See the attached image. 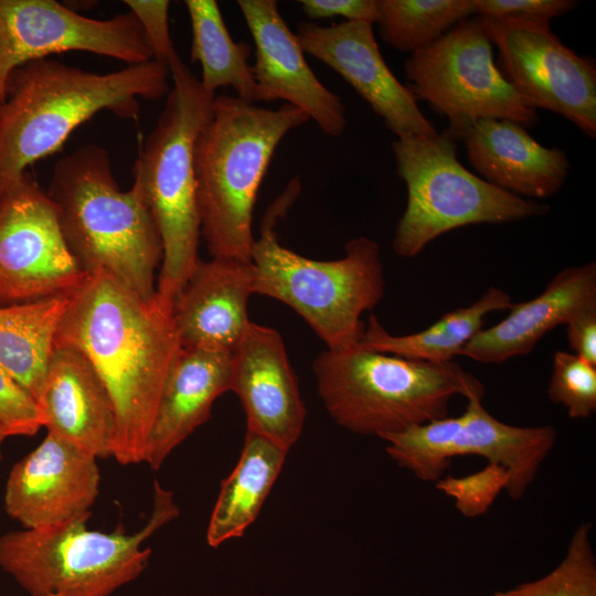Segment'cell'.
Returning a JSON list of instances; mask_svg holds the SVG:
<instances>
[{"label":"cell","mask_w":596,"mask_h":596,"mask_svg":"<svg viewBox=\"0 0 596 596\" xmlns=\"http://www.w3.org/2000/svg\"><path fill=\"white\" fill-rule=\"evenodd\" d=\"M81 351L105 384L115 408L114 457L143 462L168 376L182 345L172 304L143 300L105 272L88 274L70 296L55 345Z\"/></svg>","instance_id":"1"},{"label":"cell","mask_w":596,"mask_h":596,"mask_svg":"<svg viewBox=\"0 0 596 596\" xmlns=\"http://www.w3.org/2000/svg\"><path fill=\"white\" fill-rule=\"evenodd\" d=\"M169 75L156 60L105 74L49 57L20 65L8 77L0 108V188L58 151L98 111L136 118L140 99L169 93Z\"/></svg>","instance_id":"2"},{"label":"cell","mask_w":596,"mask_h":596,"mask_svg":"<svg viewBox=\"0 0 596 596\" xmlns=\"http://www.w3.org/2000/svg\"><path fill=\"white\" fill-rule=\"evenodd\" d=\"M73 256L87 273L105 272L143 300L156 295L160 233L137 183L121 190L109 153L85 145L60 158L46 191Z\"/></svg>","instance_id":"3"},{"label":"cell","mask_w":596,"mask_h":596,"mask_svg":"<svg viewBox=\"0 0 596 596\" xmlns=\"http://www.w3.org/2000/svg\"><path fill=\"white\" fill-rule=\"evenodd\" d=\"M309 120L286 103L272 109L214 97L194 146L201 235L212 257L251 260L253 212L267 167L283 138Z\"/></svg>","instance_id":"4"},{"label":"cell","mask_w":596,"mask_h":596,"mask_svg":"<svg viewBox=\"0 0 596 596\" xmlns=\"http://www.w3.org/2000/svg\"><path fill=\"white\" fill-rule=\"evenodd\" d=\"M312 371L332 419L352 433L380 438L448 416L456 395L485 394L482 383L455 361H414L360 344L322 351Z\"/></svg>","instance_id":"5"},{"label":"cell","mask_w":596,"mask_h":596,"mask_svg":"<svg viewBox=\"0 0 596 596\" xmlns=\"http://www.w3.org/2000/svg\"><path fill=\"white\" fill-rule=\"evenodd\" d=\"M297 182L267 210L255 238L251 260L254 294L294 309L326 343L328 350L359 344L365 326L361 316L384 296L385 279L377 242L358 236L334 260L304 257L283 246L274 225L297 194Z\"/></svg>","instance_id":"6"},{"label":"cell","mask_w":596,"mask_h":596,"mask_svg":"<svg viewBox=\"0 0 596 596\" xmlns=\"http://www.w3.org/2000/svg\"><path fill=\"white\" fill-rule=\"evenodd\" d=\"M173 87L134 166V182L145 196L162 242L156 295L172 304L199 262L201 223L194 146L210 119L215 96L177 53L169 63Z\"/></svg>","instance_id":"7"},{"label":"cell","mask_w":596,"mask_h":596,"mask_svg":"<svg viewBox=\"0 0 596 596\" xmlns=\"http://www.w3.org/2000/svg\"><path fill=\"white\" fill-rule=\"evenodd\" d=\"M179 515L173 492L158 480L147 523L127 533L91 530L86 520L11 531L0 536V570L28 596H111L148 566L146 540Z\"/></svg>","instance_id":"8"},{"label":"cell","mask_w":596,"mask_h":596,"mask_svg":"<svg viewBox=\"0 0 596 596\" xmlns=\"http://www.w3.org/2000/svg\"><path fill=\"white\" fill-rule=\"evenodd\" d=\"M407 203L392 247L411 258L432 241L472 224L509 223L546 214L550 206L511 194L468 171L447 135L397 138L392 143Z\"/></svg>","instance_id":"9"},{"label":"cell","mask_w":596,"mask_h":596,"mask_svg":"<svg viewBox=\"0 0 596 596\" xmlns=\"http://www.w3.org/2000/svg\"><path fill=\"white\" fill-rule=\"evenodd\" d=\"M408 89L436 113L447 117L445 135L462 140L481 119H504L533 127L529 107L499 72L485 21L477 15L453 26L404 65Z\"/></svg>","instance_id":"10"},{"label":"cell","mask_w":596,"mask_h":596,"mask_svg":"<svg viewBox=\"0 0 596 596\" xmlns=\"http://www.w3.org/2000/svg\"><path fill=\"white\" fill-rule=\"evenodd\" d=\"M87 276L66 245L53 201L32 175L0 188V305L71 296Z\"/></svg>","instance_id":"11"},{"label":"cell","mask_w":596,"mask_h":596,"mask_svg":"<svg viewBox=\"0 0 596 596\" xmlns=\"http://www.w3.org/2000/svg\"><path fill=\"white\" fill-rule=\"evenodd\" d=\"M482 19L498 49L496 65L524 103L558 114L595 138L596 67L590 58L566 46L550 23Z\"/></svg>","instance_id":"12"},{"label":"cell","mask_w":596,"mask_h":596,"mask_svg":"<svg viewBox=\"0 0 596 596\" xmlns=\"http://www.w3.org/2000/svg\"><path fill=\"white\" fill-rule=\"evenodd\" d=\"M84 51L128 65L153 60L136 17L107 20L82 15L54 0H0V95L13 70L49 55Z\"/></svg>","instance_id":"13"},{"label":"cell","mask_w":596,"mask_h":596,"mask_svg":"<svg viewBox=\"0 0 596 596\" xmlns=\"http://www.w3.org/2000/svg\"><path fill=\"white\" fill-rule=\"evenodd\" d=\"M304 51L337 72L397 138L437 134L417 99L391 72L372 24L344 21L329 26L300 21L295 33Z\"/></svg>","instance_id":"14"},{"label":"cell","mask_w":596,"mask_h":596,"mask_svg":"<svg viewBox=\"0 0 596 596\" xmlns=\"http://www.w3.org/2000/svg\"><path fill=\"white\" fill-rule=\"evenodd\" d=\"M96 459L47 432L9 472L3 497L7 514L24 529L87 521L99 493Z\"/></svg>","instance_id":"15"},{"label":"cell","mask_w":596,"mask_h":596,"mask_svg":"<svg viewBox=\"0 0 596 596\" xmlns=\"http://www.w3.org/2000/svg\"><path fill=\"white\" fill-rule=\"evenodd\" d=\"M230 391L246 415V430L286 451L299 439L306 408L280 333L249 322L231 351Z\"/></svg>","instance_id":"16"},{"label":"cell","mask_w":596,"mask_h":596,"mask_svg":"<svg viewBox=\"0 0 596 596\" xmlns=\"http://www.w3.org/2000/svg\"><path fill=\"white\" fill-rule=\"evenodd\" d=\"M255 44L254 78L265 102L281 99L302 110L330 137L345 129V107L308 65L275 0H238Z\"/></svg>","instance_id":"17"},{"label":"cell","mask_w":596,"mask_h":596,"mask_svg":"<svg viewBox=\"0 0 596 596\" xmlns=\"http://www.w3.org/2000/svg\"><path fill=\"white\" fill-rule=\"evenodd\" d=\"M467 401L460 416H446L435 422V465L445 471L457 456L483 457L505 472L508 494L515 500L522 498L552 450L556 429L551 425L512 426L493 417L482 406V398Z\"/></svg>","instance_id":"18"},{"label":"cell","mask_w":596,"mask_h":596,"mask_svg":"<svg viewBox=\"0 0 596 596\" xmlns=\"http://www.w3.org/2000/svg\"><path fill=\"white\" fill-rule=\"evenodd\" d=\"M254 277L252 260L199 259L172 302L182 348L231 352L251 322L247 304L254 294Z\"/></svg>","instance_id":"19"},{"label":"cell","mask_w":596,"mask_h":596,"mask_svg":"<svg viewBox=\"0 0 596 596\" xmlns=\"http://www.w3.org/2000/svg\"><path fill=\"white\" fill-rule=\"evenodd\" d=\"M43 427L96 458L114 457L116 415L102 379L77 349L55 345L39 402Z\"/></svg>","instance_id":"20"},{"label":"cell","mask_w":596,"mask_h":596,"mask_svg":"<svg viewBox=\"0 0 596 596\" xmlns=\"http://www.w3.org/2000/svg\"><path fill=\"white\" fill-rule=\"evenodd\" d=\"M589 307H596L595 262L562 269L539 296L511 304L509 315L481 329L459 355L481 363H502L529 354L544 334Z\"/></svg>","instance_id":"21"},{"label":"cell","mask_w":596,"mask_h":596,"mask_svg":"<svg viewBox=\"0 0 596 596\" xmlns=\"http://www.w3.org/2000/svg\"><path fill=\"white\" fill-rule=\"evenodd\" d=\"M462 141L470 164L483 180L518 196H552L568 174L570 161L562 149L539 143L510 120L481 119Z\"/></svg>","instance_id":"22"},{"label":"cell","mask_w":596,"mask_h":596,"mask_svg":"<svg viewBox=\"0 0 596 596\" xmlns=\"http://www.w3.org/2000/svg\"><path fill=\"white\" fill-rule=\"evenodd\" d=\"M231 352L182 348L163 387L143 462L157 470L211 416L217 397L230 391Z\"/></svg>","instance_id":"23"},{"label":"cell","mask_w":596,"mask_h":596,"mask_svg":"<svg viewBox=\"0 0 596 596\" xmlns=\"http://www.w3.org/2000/svg\"><path fill=\"white\" fill-rule=\"evenodd\" d=\"M70 301L57 296L0 305V370L40 402L56 333Z\"/></svg>","instance_id":"24"},{"label":"cell","mask_w":596,"mask_h":596,"mask_svg":"<svg viewBox=\"0 0 596 596\" xmlns=\"http://www.w3.org/2000/svg\"><path fill=\"white\" fill-rule=\"evenodd\" d=\"M288 451L246 430L242 453L233 471L222 482L206 529V542L217 547L240 538L256 520L278 478Z\"/></svg>","instance_id":"25"},{"label":"cell","mask_w":596,"mask_h":596,"mask_svg":"<svg viewBox=\"0 0 596 596\" xmlns=\"http://www.w3.org/2000/svg\"><path fill=\"white\" fill-rule=\"evenodd\" d=\"M510 296L498 287H490L473 304L445 313L425 330L393 336L373 315L369 318L359 344L365 349L397 355L414 361L449 362L482 329L485 317L509 309Z\"/></svg>","instance_id":"26"},{"label":"cell","mask_w":596,"mask_h":596,"mask_svg":"<svg viewBox=\"0 0 596 596\" xmlns=\"http://www.w3.org/2000/svg\"><path fill=\"white\" fill-rule=\"evenodd\" d=\"M191 28V62L202 67L200 79L211 96L220 87H232L236 97L249 102H265L248 60L253 47L244 41L235 42L214 0H185Z\"/></svg>","instance_id":"27"},{"label":"cell","mask_w":596,"mask_h":596,"mask_svg":"<svg viewBox=\"0 0 596 596\" xmlns=\"http://www.w3.org/2000/svg\"><path fill=\"white\" fill-rule=\"evenodd\" d=\"M472 14V0H377L376 23L386 44L413 54Z\"/></svg>","instance_id":"28"},{"label":"cell","mask_w":596,"mask_h":596,"mask_svg":"<svg viewBox=\"0 0 596 596\" xmlns=\"http://www.w3.org/2000/svg\"><path fill=\"white\" fill-rule=\"evenodd\" d=\"M590 532V522L581 523L565 556L552 572L493 596H596V560Z\"/></svg>","instance_id":"29"},{"label":"cell","mask_w":596,"mask_h":596,"mask_svg":"<svg viewBox=\"0 0 596 596\" xmlns=\"http://www.w3.org/2000/svg\"><path fill=\"white\" fill-rule=\"evenodd\" d=\"M547 395L564 406L571 418L592 416L596 411V365L574 353L556 351Z\"/></svg>","instance_id":"30"},{"label":"cell","mask_w":596,"mask_h":596,"mask_svg":"<svg viewBox=\"0 0 596 596\" xmlns=\"http://www.w3.org/2000/svg\"><path fill=\"white\" fill-rule=\"evenodd\" d=\"M43 427L36 400L0 370V428L9 436H33Z\"/></svg>","instance_id":"31"},{"label":"cell","mask_w":596,"mask_h":596,"mask_svg":"<svg viewBox=\"0 0 596 596\" xmlns=\"http://www.w3.org/2000/svg\"><path fill=\"white\" fill-rule=\"evenodd\" d=\"M475 14L489 20L549 23L579 4L573 0H472Z\"/></svg>","instance_id":"32"},{"label":"cell","mask_w":596,"mask_h":596,"mask_svg":"<svg viewBox=\"0 0 596 596\" xmlns=\"http://www.w3.org/2000/svg\"><path fill=\"white\" fill-rule=\"evenodd\" d=\"M129 11L138 20L151 49L153 60L169 66L177 54L169 30L167 0H125Z\"/></svg>","instance_id":"33"},{"label":"cell","mask_w":596,"mask_h":596,"mask_svg":"<svg viewBox=\"0 0 596 596\" xmlns=\"http://www.w3.org/2000/svg\"><path fill=\"white\" fill-rule=\"evenodd\" d=\"M299 3L311 20L342 17L345 21L370 24L377 20V0H300Z\"/></svg>","instance_id":"34"},{"label":"cell","mask_w":596,"mask_h":596,"mask_svg":"<svg viewBox=\"0 0 596 596\" xmlns=\"http://www.w3.org/2000/svg\"><path fill=\"white\" fill-rule=\"evenodd\" d=\"M573 353L596 365V307L578 311L566 322Z\"/></svg>","instance_id":"35"},{"label":"cell","mask_w":596,"mask_h":596,"mask_svg":"<svg viewBox=\"0 0 596 596\" xmlns=\"http://www.w3.org/2000/svg\"><path fill=\"white\" fill-rule=\"evenodd\" d=\"M6 438H7V436L4 435V433L0 428V460L2 458L1 447H2V444H3Z\"/></svg>","instance_id":"36"},{"label":"cell","mask_w":596,"mask_h":596,"mask_svg":"<svg viewBox=\"0 0 596 596\" xmlns=\"http://www.w3.org/2000/svg\"><path fill=\"white\" fill-rule=\"evenodd\" d=\"M3 102H4V98L0 95V108H1V106L3 104Z\"/></svg>","instance_id":"37"}]
</instances>
